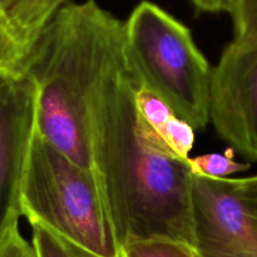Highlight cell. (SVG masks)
I'll return each mask as SVG.
<instances>
[{
    "mask_svg": "<svg viewBox=\"0 0 257 257\" xmlns=\"http://www.w3.org/2000/svg\"><path fill=\"white\" fill-rule=\"evenodd\" d=\"M140 87L123 50L90 107L93 168L110 221L120 247L150 238L195 246L192 172L142 120Z\"/></svg>",
    "mask_w": 257,
    "mask_h": 257,
    "instance_id": "cell-1",
    "label": "cell"
},
{
    "mask_svg": "<svg viewBox=\"0 0 257 257\" xmlns=\"http://www.w3.org/2000/svg\"><path fill=\"white\" fill-rule=\"evenodd\" d=\"M124 50V22L95 0L68 2L33 45L25 75L37 89L35 132L89 170L92 102Z\"/></svg>",
    "mask_w": 257,
    "mask_h": 257,
    "instance_id": "cell-2",
    "label": "cell"
},
{
    "mask_svg": "<svg viewBox=\"0 0 257 257\" xmlns=\"http://www.w3.org/2000/svg\"><path fill=\"white\" fill-rule=\"evenodd\" d=\"M23 216L67 243L80 257H120L94 170L78 165L37 132L22 191Z\"/></svg>",
    "mask_w": 257,
    "mask_h": 257,
    "instance_id": "cell-3",
    "label": "cell"
},
{
    "mask_svg": "<svg viewBox=\"0 0 257 257\" xmlns=\"http://www.w3.org/2000/svg\"><path fill=\"white\" fill-rule=\"evenodd\" d=\"M124 53L141 85L181 119L195 131L211 123L213 68L183 23L143 0L124 22Z\"/></svg>",
    "mask_w": 257,
    "mask_h": 257,
    "instance_id": "cell-4",
    "label": "cell"
},
{
    "mask_svg": "<svg viewBox=\"0 0 257 257\" xmlns=\"http://www.w3.org/2000/svg\"><path fill=\"white\" fill-rule=\"evenodd\" d=\"M37 127V89L28 75L0 78V247L19 228L22 191Z\"/></svg>",
    "mask_w": 257,
    "mask_h": 257,
    "instance_id": "cell-5",
    "label": "cell"
},
{
    "mask_svg": "<svg viewBox=\"0 0 257 257\" xmlns=\"http://www.w3.org/2000/svg\"><path fill=\"white\" fill-rule=\"evenodd\" d=\"M211 123L225 142L257 163V42H231L213 67Z\"/></svg>",
    "mask_w": 257,
    "mask_h": 257,
    "instance_id": "cell-6",
    "label": "cell"
},
{
    "mask_svg": "<svg viewBox=\"0 0 257 257\" xmlns=\"http://www.w3.org/2000/svg\"><path fill=\"white\" fill-rule=\"evenodd\" d=\"M195 250L201 257H257V221L236 191L235 178L192 173Z\"/></svg>",
    "mask_w": 257,
    "mask_h": 257,
    "instance_id": "cell-7",
    "label": "cell"
},
{
    "mask_svg": "<svg viewBox=\"0 0 257 257\" xmlns=\"http://www.w3.org/2000/svg\"><path fill=\"white\" fill-rule=\"evenodd\" d=\"M68 2L69 0H0V10L9 18L32 50L43 29Z\"/></svg>",
    "mask_w": 257,
    "mask_h": 257,
    "instance_id": "cell-8",
    "label": "cell"
},
{
    "mask_svg": "<svg viewBox=\"0 0 257 257\" xmlns=\"http://www.w3.org/2000/svg\"><path fill=\"white\" fill-rule=\"evenodd\" d=\"M30 48L0 10V78H20L27 72Z\"/></svg>",
    "mask_w": 257,
    "mask_h": 257,
    "instance_id": "cell-9",
    "label": "cell"
},
{
    "mask_svg": "<svg viewBox=\"0 0 257 257\" xmlns=\"http://www.w3.org/2000/svg\"><path fill=\"white\" fill-rule=\"evenodd\" d=\"M120 257H201L195 247L170 238L131 241L120 247Z\"/></svg>",
    "mask_w": 257,
    "mask_h": 257,
    "instance_id": "cell-10",
    "label": "cell"
},
{
    "mask_svg": "<svg viewBox=\"0 0 257 257\" xmlns=\"http://www.w3.org/2000/svg\"><path fill=\"white\" fill-rule=\"evenodd\" d=\"M187 162L193 175L212 178H230L231 175L243 172L250 168L248 163L237 162L230 153H207L190 157Z\"/></svg>",
    "mask_w": 257,
    "mask_h": 257,
    "instance_id": "cell-11",
    "label": "cell"
},
{
    "mask_svg": "<svg viewBox=\"0 0 257 257\" xmlns=\"http://www.w3.org/2000/svg\"><path fill=\"white\" fill-rule=\"evenodd\" d=\"M230 15L233 25V43L248 45L257 42V0H236Z\"/></svg>",
    "mask_w": 257,
    "mask_h": 257,
    "instance_id": "cell-12",
    "label": "cell"
},
{
    "mask_svg": "<svg viewBox=\"0 0 257 257\" xmlns=\"http://www.w3.org/2000/svg\"><path fill=\"white\" fill-rule=\"evenodd\" d=\"M33 246L37 257H80L59 237L40 225H32Z\"/></svg>",
    "mask_w": 257,
    "mask_h": 257,
    "instance_id": "cell-13",
    "label": "cell"
},
{
    "mask_svg": "<svg viewBox=\"0 0 257 257\" xmlns=\"http://www.w3.org/2000/svg\"><path fill=\"white\" fill-rule=\"evenodd\" d=\"M0 257H37V252L19 232V228L13 231L0 247Z\"/></svg>",
    "mask_w": 257,
    "mask_h": 257,
    "instance_id": "cell-14",
    "label": "cell"
},
{
    "mask_svg": "<svg viewBox=\"0 0 257 257\" xmlns=\"http://www.w3.org/2000/svg\"><path fill=\"white\" fill-rule=\"evenodd\" d=\"M235 185L243 206L257 221V175L245 178H235Z\"/></svg>",
    "mask_w": 257,
    "mask_h": 257,
    "instance_id": "cell-15",
    "label": "cell"
},
{
    "mask_svg": "<svg viewBox=\"0 0 257 257\" xmlns=\"http://www.w3.org/2000/svg\"><path fill=\"white\" fill-rule=\"evenodd\" d=\"M191 3L198 12L211 13V14L225 13L230 15L235 7L236 0H191Z\"/></svg>",
    "mask_w": 257,
    "mask_h": 257,
    "instance_id": "cell-16",
    "label": "cell"
}]
</instances>
